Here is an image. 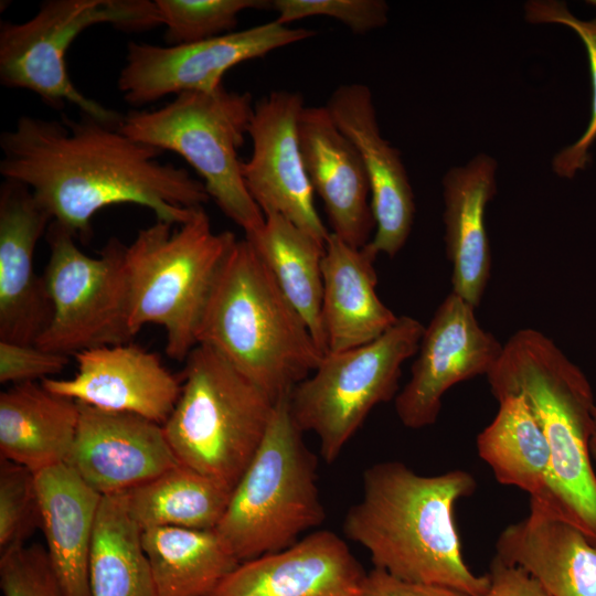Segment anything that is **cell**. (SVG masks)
Here are the masks:
<instances>
[{"label":"cell","mask_w":596,"mask_h":596,"mask_svg":"<svg viewBox=\"0 0 596 596\" xmlns=\"http://www.w3.org/2000/svg\"><path fill=\"white\" fill-rule=\"evenodd\" d=\"M272 8L277 12L275 20L284 25L309 17H328L355 34L385 25L389 15L383 0H275Z\"/></svg>","instance_id":"836d02e7"},{"label":"cell","mask_w":596,"mask_h":596,"mask_svg":"<svg viewBox=\"0 0 596 596\" xmlns=\"http://www.w3.org/2000/svg\"><path fill=\"white\" fill-rule=\"evenodd\" d=\"M127 492L102 497L91 552V596H157Z\"/></svg>","instance_id":"f546056e"},{"label":"cell","mask_w":596,"mask_h":596,"mask_svg":"<svg viewBox=\"0 0 596 596\" xmlns=\"http://www.w3.org/2000/svg\"><path fill=\"white\" fill-rule=\"evenodd\" d=\"M157 221L126 246L129 328L136 336L157 324L167 334L166 352L185 361L198 345V332L222 265L237 240L213 231L203 207L183 224Z\"/></svg>","instance_id":"5b68a950"},{"label":"cell","mask_w":596,"mask_h":596,"mask_svg":"<svg viewBox=\"0 0 596 596\" xmlns=\"http://www.w3.org/2000/svg\"><path fill=\"white\" fill-rule=\"evenodd\" d=\"M79 421L78 402L42 383L14 384L0 394L1 458L33 472L66 464Z\"/></svg>","instance_id":"d4e9b609"},{"label":"cell","mask_w":596,"mask_h":596,"mask_svg":"<svg viewBox=\"0 0 596 596\" xmlns=\"http://www.w3.org/2000/svg\"><path fill=\"white\" fill-rule=\"evenodd\" d=\"M364 575L339 535L318 530L287 549L241 562L209 596H355Z\"/></svg>","instance_id":"d6986e66"},{"label":"cell","mask_w":596,"mask_h":596,"mask_svg":"<svg viewBox=\"0 0 596 596\" xmlns=\"http://www.w3.org/2000/svg\"><path fill=\"white\" fill-rule=\"evenodd\" d=\"M489 588L482 596H550L524 570L494 555L489 567Z\"/></svg>","instance_id":"74e56055"},{"label":"cell","mask_w":596,"mask_h":596,"mask_svg":"<svg viewBox=\"0 0 596 596\" xmlns=\"http://www.w3.org/2000/svg\"><path fill=\"white\" fill-rule=\"evenodd\" d=\"M299 140L311 187L324 204L332 233L364 247L375 231L371 193L362 159L326 106H305Z\"/></svg>","instance_id":"ffe728a7"},{"label":"cell","mask_w":596,"mask_h":596,"mask_svg":"<svg viewBox=\"0 0 596 596\" xmlns=\"http://www.w3.org/2000/svg\"><path fill=\"white\" fill-rule=\"evenodd\" d=\"M593 421H594V434L593 437L596 438V406L593 411Z\"/></svg>","instance_id":"ab89813d"},{"label":"cell","mask_w":596,"mask_h":596,"mask_svg":"<svg viewBox=\"0 0 596 596\" xmlns=\"http://www.w3.org/2000/svg\"><path fill=\"white\" fill-rule=\"evenodd\" d=\"M46 552L64 596H91L89 561L102 496L67 464L35 473Z\"/></svg>","instance_id":"cb8c5ba5"},{"label":"cell","mask_w":596,"mask_h":596,"mask_svg":"<svg viewBox=\"0 0 596 596\" xmlns=\"http://www.w3.org/2000/svg\"><path fill=\"white\" fill-rule=\"evenodd\" d=\"M496 161L478 155L443 179L445 242L451 264L453 292L477 308L491 269L485 214L496 194Z\"/></svg>","instance_id":"603a6c76"},{"label":"cell","mask_w":596,"mask_h":596,"mask_svg":"<svg viewBox=\"0 0 596 596\" xmlns=\"http://www.w3.org/2000/svg\"><path fill=\"white\" fill-rule=\"evenodd\" d=\"M289 395L275 402L265 436L214 529L240 562L287 549L326 519L317 458L294 421Z\"/></svg>","instance_id":"8992f818"},{"label":"cell","mask_w":596,"mask_h":596,"mask_svg":"<svg viewBox=\"0 0 596 596\" xmlns=\"http://www.w3.org/2000/svg\"><path fill=\"white\" fill-rule=\"evenodd\" d=\"M475 309L451 291L425 327L411 377L394 398L404 426L418 429L433 425L450 387L487 376L499 360L503 344L482 329Z\"/></svg>","instance_id":"5bb4252c"},{"label":"cell","mask_w":596,"mask_h":596,"mask_svg":"<svg viewBox=\"0 0 596 596\" xmlns=\"http://www.w3.org/2000/svg\"><path fill=\"white\" fill-rule=\"evenodd\" d=\"M425 327L401 316L374 341L326 353L316 370L289 395L291 415L304 432L319 438L331 464L370 412L397 395L403 363L416 354Z\"/></svg>","instance_id":"30bf717a"},{"label":"cell","mask_w":596,"mask_h":596,"mask_svg":"<svg viewBox=\"0 0 596 596\" xmlns=\"http://www.w3.org/2000/svg\"><path fill=\"white\" fill-rule=\"evenodd\" d=\"M491 421L477 436L480 458L494 478L530 494V501L544 502L552 479L549 444L524 398L508 395L500 400Z\"/></svg>","instance_id":"4316f807"},{"label":"cell","mask_w":596,"mask_h":596,"mask_svg":"<svg viewBox=\"0 0 596 596\" xmlns=\"http://www.w3.org/2000/svg\"><path fill=\"white\" fill-rule=\"evenodd\" d=\"M245 237L307 324L320 351L326 354L322 323V258L326 245L276 213L266 214L262 228Z\"/></svg>","instance_id":"484cf974"},{"label":"cell","mask_w":596,"mask_h":596,"mask_svg":"<svg viewBox=\"0 0 596 596\" xmlns=\"http://www.w3.org/2000/svg\"><path fill=\"white\" fill-rule=\"evenodd\" d=\"M77 372L70 379L41 381L52 393L99 409L130 413L160 425L170 416L182 382L158 354L123 343L76 353Z\"/></svg>","instance_id":"e0dca14e"},{"label":"cell","mask_w":596,"mask_h":596,"mask_svg":"<svg viewBox=\"0 0 596 596\" xmlns=\"http://www.w3.org/2000/svg\"><path fill=\"white\" fill-rule=\"evenodd\" d=\"M68 355L39 348L0 341V382L2 384L35 382L54 377L68 364Z\"/></svg>","instance_id":"d590c367"},{"label":"cell","mask_w":596,"mask_h":596,"mask_svg":"<svg viewBox=\"0 0 596 596\" xmlns=\"http://www.w3.org/2000/svg\"><path fill=\"white\" fill-rule=\"evenodd\" d=\"M316 32L276 20L204 41L160 46L130 42L117 86L126 103L143 106L170 94L213 93L237 64L308 40Z\"/></svg>","instance_id":"7c38bea8"},{"label":"cell","mask_w":596,"mask_h":596,"mask_svg":"<svg viewBox=\"0 0 596 596\" xmlns=\"http://www.w3.org/2000/svg\"><path fill=\"white\" fill-rule=\"evenodd\" d=\"M141 542L157 596H209L241 563L214 530L153 526Z\"/></svg>","instance_id":"83f0119b"},{"label":"cell","mask_w":596,"mask_h":596,"mask_svg":"<svg viewBox=\"0 0 596 596\" xmlns=\"http://www.w3.org/2000/svg\"><path fill=\"white\" fill-rule=\"evenodd\" d=\"M275 402L210 347L187 356L178 402L162 425L179 464L234 489L268 426Z\"/></svg>","instance_id":"52a82bcc"},{"label":"cell","mask_w":596,"mask_h":596,"mask_svg":"<svg viewBox=\"0 0 596 596\" xmlns=\"http://www.w3.org/2000/svg\"><path fill=\"white\" fill-rule=\"evenodd\" d=\"M476 487L461 469L424 476L401 461L372 465L363 473L362 498L344 517V534L392 576L482 596L489 576L468 567L454 519L456 502Z\"/></svg>","instance_id":"7a4b0ae2"},{"label":"cell","mask_w":596,"mask_h":596,"mask_svg":"<svg viewBox=\"0 0 596 596\" xmlns=\"http://www.w3.org/2000/svg\"><path fill=\"white\" fill-rule=\"evenodd\" d=\"M326 107L356 148L368 175L375 231L364 247L375 257L379 254L394 257L405 245L415 215L414 193L401 155L381 135L366 85L338 86Z\"/></svg>","instance_id":"2e32d148"},{"label":"cell","mask_w":596,"mask_h":596,"mask_svg":"<svg viewBox=\"0 0 596 596\" xmlns=\"http://www.w3.org/2000/svg\"><path fill=\"white\" fill-rule=\"evenodd\" d=\"M530 23H556L572 29L583 42L589 63L592 81V116L584 134L563 148L552 161L553 171L562 178L573 179L592 161L589 150L596 140V17L590 20L576 18L565 2L533 0L524 6Z\"/></svg>","instance_id":"1f68e13d"},{"label":"cell","mask_w":596,"mask_h":596,"mask_svg":"<svg viewBox=\"0 0 596 596\" xmlns=\"http://www.w3.org/2000/svg\"><path fill=\"white\" fill-rule=\"evenodd\" d=\"M355 596H469L456 589L400 579L374 567L365 573Z\"/></svg>","instance_id":"8d00e7d4"},{"label":"cell","mask_w":596,"mask_h":596,"mask_svg":"<svg viewBox=\"0 0 596 596\" xmlns=\"http://www.w3.org/2000/svg\"><path fill=\"white\" fill-rule=\"evenodd\" d=\"M232 492L223 482L178 464L128 491L127 501L141 530L153 526L214 530Z\"/></svg>","instance_id":"f1b7e54d"},{"label":"cell","mask_w":596,"mask_h":596,"mask_svg":"<svg viewBox=\"0 0 596 596\" xmlns=\"http://www.w3.org/2000/svg\"><path fill=\"white\" fill-rule=\"evenodd\" d=\"M53 219L23 183L0 188V341L35 344L52 306L34 268L35 246Z\"/></svg>","instance_id":"ac0fdd59"},{"label":"cell","mask_w":596,"mask_h":596,"mask_svg":"<svg viewBox=\"0 0 596 596\" xmlns=\"http://www.w3.org/2000/svg\"><path fill=\"white\" fill-rule=\"evenodd\" d=\"M164 40L189 44L232 32L241 12L272 8L265 0H155Z\"/></svg>","instance_id":"4dcf8cb0"},{"label":"cell","mask_w":596,"mask_h":596,"mask_svg":"<svg viewBox=\"0 0 596 596\" xmlns=\"http://www.w3.org/2000/svg\"><path fill=\"white\" fill-rule=\"evenodd\" d=\"M39 528L42 529V514L35 472L1 458L0 553L25 544Z\"/></svg>","instance_id":"d6a6232c"},{"label":"cell","mask_w":596,"mask_h":596,"mask_svg":"<svg viewBox=\"0 0 596 596\" xmlns=\"http://www.w3.org/2000/svg\"><path fill=\"white\" fill-rule=\"evenodd\" d=\"M492 395L524 398L550 447L547 498L535 502L596 545V475L590 462L595 408L583 371L539 330L514 332L487 375Z\"/></svg>","instance_id":"3957f363"},{"label":"cell","mask_w":596,"mask_h":596,"mask_svg":"<svg viewBox=\"0 0 596 596\" xmlns=\"http://www.w3.org/2000/svg\"><path fill=\"white\" fill-rule=\"evenodd\" d=\"M100 23L125 31L161 25L155 1L46 0L28 21L1 22V84L31 91L57 109L70 103L84 115L119 126L124 116L82 94L66 68L65 56L73 41Z\"/></svg>","instance_id":"9c48e42d"},{"label":"cell","mask_w":596,"mask_h":596,"mask_svg":"<svg viewBox=\"0 0 596 596\" xmlns=\"http://www.w3.org/2000/svg\"><path fill=\"white\" fill-rule=\"evenodd\" d=\"M254 104L248 92L223 86L213 93L187 92L155 110L128 113L119 129L138 142L181 156L201 177L210 199L252 236L265 215L245 185L238 150L248 136Z\"/></svg>","instance_id":"ba28073f"},{"label":"cell","mask_w":596,"mask_h":596,"mask_svg":"<svg viewBox=\"0 0 596 596\" xmlns=\"http://www.w3.org/2000/svg\"><path fill=\"white\" fill-rule=\"evenodd\" d=\"M586 2L596 8V0H588Z\"/></svg>","instance_id":"60d3db41"},{"label":"cell","mask_w":596,"mask_h":596,"mask_svg":"<svg viewBox=\"0 0 596 596\" xmlns=\"http://www.w3.org/2000/svg\"><path fill=\"white\" fill-rule=\"evenodd\" d=\"M376 257L330 232L322 258V323L327 352L370 343L398 319L376 294Z\"/></svg>","instance_id":"7402d4cb"},{"label":"cell","mask_w":596,"mask_h":596,"mask_svg":"<svg viewBox=\"0 0 596 596\" xmlns=\"http://www.w3.org/2000/svg\"><path fill=\"white\" fill-rule=\"evenodd\" d=\"M79 404L67 465L102 497L126 493L179 464L162 425Z\"/></svg>","instance_id":"9a60e30c"},{"label":"cell","mask_w":596,"mask_h":596,"mask_svg":"<svg viewBox=\"0 0 596 596\" xmlns=\"http://www.w3.org/2000/svg\"><path fill=\"white\" fill-rule=\"evenodd\" d=\"M304 108L302 95L289 91H274L254 104L247 131L252 153L242 161V175L264 215L279 214L326 245L330 232L316 209L300 148Z\"/></svg>","instance_id":"4fadbf2b"},{"label":"cell","mask_w":596,"mask_h":596,"mask_svg":"<svg viewBox=\"0 0 596 596\" xmlns=\"http://www.w3.org/2000/svg\"><path fill=\"white\" fill-rule=\"evenodd\" d=\"M0 588L3 596H64L46 549L36 543L0 553Z\"/></svg>","instance_id":"e575fe53"},{"label":"cell","mask_w":596,"mask_h":596,"mask_svg":"<svg viewBox=\"0 0 596 596\" xmlns=\"http://www.w3.org/2000/svg\"><path fill=\"white\" fill-rule=\"evenodd\" d=\"M0 148V174L25 184L53 222L83 242L95 214L110 205H141L157 221L181 225L210 200L187 169L159 160L162 150L84 114L21 116L1 134Z\"/></svg>","instance_id":"6da1fadb"},{"label":"cell","mask_w":596,"mask_h":596,"mask_svg":"<svg viewBox=\"0 0 596 596\" xmlns=\"http://www.w3.org/2000/svg\"><path fill=\"white\" fill-rule=\"evenodd\" d=\"M496 555L531 575L550 596H596V545L574 524L530 502L508 525Z\"/></svg>","instance_id":"44dd1931"},{"label":"cell","mask_w":596,"mask_h":596,"mask_svg":"<svg viewBox=\"0 0 596 596\" xmlns=\"http://www.w3.org/2000/svg\"><path fill=\"white\" fill-rule=\"evenodd\" d=\"M274 402L289 395L324 355L253 244L231 247L198 332Z\"/></svg>","instance_id":"277c9868"},{"label":"cell","mask_w":596,"mask_h":596,"mask_svg":"<svg viewBox=\"0 0 596 596\" xmlns=\"http://www.w3.org/2000/svg\"><path fill=\"white\" fill-rule=\"evenodd\" d=\"M75 237L53 222L47 228L50 257L43 274L52 317L35 342L65 355L128 343L126 245L113 237L96 257L85 254Z\"/></svg>","instance_id":"8fae6325"},{"label":"cell","mask_w":596,"mask_h":596,"mask_svg":"<svg viewBox=\"0 0 596 596\" xmlns=\"http://www.w3.org/2000/svg\"><path fill=\"white\" fill-rule=\"evenodd\" d=\"M590 454L596 460V438H592L590 440Z\"/></svg>","instance_id":"f35d334b"}]
</instances>
